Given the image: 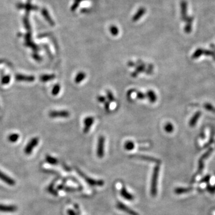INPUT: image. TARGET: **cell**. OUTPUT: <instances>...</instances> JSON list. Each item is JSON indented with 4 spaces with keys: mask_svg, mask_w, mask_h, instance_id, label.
I'll return each instance as SVG.
<instances>
[{
    "mask_svg": "<svg viewBox=\"0 0 215 215\" xmlns=\"http://www.w3.org/2000/svg\"><path fill=\"white\" fill-rule=\"evenodd\" d=\"M105 108L106 111H108L110 110V103L108 102H106L105 103Z\"/></svg>",
    "mask_w": 215,
    "mask_h": 215,
    "instance_id": "24",
    "label": "cell"
},
{
    "mask_svg": "<svg viewBox=\"0 0 215 215\" xmlns=\"http://www.w3.org/2000/svg\"><path fill=\"white\" fill-rule=\"evenodd\" d=\"M106 94H107V97L110 101H114V97L113 96L112 92L110 90L106 91Z\"/></svg>",
    "mask_w": 215,
    "mask_h": 215,
    "instance_id": "20",
    "label": "cell"
},
{
    "mask_svg": "<svg viewBox=\"0 0 215 215\" xmlns=\"http://www.w3.org/2000/svg\"><path fill=\"white\" fill-rule=\"evenodd\" d=\"M76 171L77 172V173H78V175L81 177L83 178L85 181L90 186H99V187H102L104 185V182L103 180H94L92 178H89V176H86L83 172H81L80 170H79L78 168H76Z\"/></svg>",
    "mask_w": 215,
    "mask_h": 215,
    "instance_id": "2",
    "label": "cell"
},
{
    "mask_svg": "<svg viewBox=\"0 0 215 215\" xmlns=\"http://www.w3.org/2000/svg\"><path fill=\"white\" fill-rule=\"evenodd\" d=\"M50 116L52 117H62L67 118L70 116V114L66 111H53L50 113Z\"/></svg>",
    "mask_w": 215,
    "mask_h": 215,
    "instance_id": "8",
    "label": "cell"
},
{
    "mask_svg": "<svg viewBox=\"0 0 215 215\" xmlns=\"http://www.w3.org/2000/svg\"><path fill=\"white\" fill-rule=\"evenodd\" d=\"M173 129H174L173 126L170 122L167 123L164 126V130L167 133H172L173 131Z\"/></svg>",
    "mask_w": 215,
    "mask_h": 215,
    "instance_id": "17",
    "label": "cell"
},
{
    "mask_svg": "<svg viewBox=\"0 0 215 215\" xmlns=\"http://www.w3.org/2000/svg\"><path fill=\"white\" fill-rule=\"evenodd\" d=\"M131 158L135 159H139L143 161H147L151 163H155L157 164H160L161 161L159 159H157L155 158L147 156V155H132L130 156Z\"/></svg>",
    "mask_w": 215,
    "mask_h": 215,
    "instance_id": "4",
    "label": "cell"
},
{
    "mask_svg": "<svg viewBox=\"0 0 215 215\" xmlns=\"http://www.w3.org/2000/svg\"><path fill=\"white\" fill-rule=\"evenodd\" d=\"M105 139L103 136H101L99 138L97 147V155L99 158L102 159L104 155V147H105Z\"/></svg>",
    "mask_w": 215,
    "mask_h": 215,
    "instance_id": "3",
    "label": "cell"
},
{
    "mask_svg": "<svg viewBox=\"0 0 215 215\" xmlns=\"http://www.w3.org/2000/svg\"><path fill=\"white\" fill-rule=\"evenodd\" d=\"M17 210V207L14 206H6L0 205V212H14Z\"/></svg>",
    "mask_w": 215,
    "mask_h": 215,
    "instance_id": "9",
    "label": "cell"
},
{
    "mask_svg": "<svg viewBox=\"0 0 215 215\" xmlns=\"http://www.w3.org/2000/svg\"><path fill=\"white\" fill-rule=\"evenodd\" d=\"M117 206V209H118L119 210L127 213L129 215H139L138 213L134 212L133 210H132L130 207H127L126 205H124V203H122V202H119V201L117 202V206Z\"/></svg>",
    "mask_w": 215,
    "mask_h": 215,
    "instance_id": "5",
    "label": "cell"
},
{
    "mask_svg": "<svg viewBox=\"0 0 215 215\" xmlns=\"http://www.w3.org/2000/svg\"><path fill=\"white\" fill-rule=\"evenodd\" d=\"M37 143V139H34L31 142V143L28 145L25 150V152L27 154H30L32 151V150H33V148L35 147V145Z\"/></svg>",
    "mask_w": 215,
    "mask_h": 215,
    "instance_id": "14",
    "label": "cell"
},
{
    "mask_svg": "<svg viewBox=\"0 0 215 215\" xmlns=\"http://www.w3.org/2000/svg\"><path fill=\"white\" fill-rule=\"evenodd\" d=\"M128 65L130 66H134L136 65V64L133 62H130L128 63Z\"/></svg>",
    "mask_w": 215,
    "mask_h": 215,
    "instance_id": "25",
    "label": "cell"
},
{
    "mask_svg": "<svg viewBox=\"0 0 215 215\" xmlns=\"http://www.w3.org/2000/svg\"><path fill=\"white\" fill-rule=\"evenodd\" d=\"M94 122V118L93 117H87L84 120V133H87L90 131V128L93 124Z\"/></svg>",
    "mask_w": 215,
    "mask_h": 215,
    "instance_id": "6",
    "label": "cell"
},
{
    "mask_svg": "<svg viewBox=\"0 0 215 215\" xmlns=\"http://www.w3.org/2000/svg\"><path fill=\"white\" fill-rule=\"evenodd\" d=\"M46 160H47V162L51 164H57V159H56L55 158H53V157H50V156H48L46 159Z\"/></svg>",
    "mask_w": 215,
    "mask_h": 215,
    "instance_id": "18",
    "label": "cell"
},
{
    "mask_svg": "<svg viewBox=\"0 0 215 215\" xmlns=\"http://www.w3.org/2000/svg\"><path fill=\"white\" fill-rule=\"evenodd\" d=\"M120 194L122 198H124V199L129 200V201H132L134 199V196L127 191V190L126 189L125 186H123L122 188V189L120 190Z\"/></svg>",
    "mask_w": 215,
    "mask_h": 215,
    "instance_id": "7",
    "label": "cell"
},
{
    "mask_svg": "<svg viewBox=\"0 0 215 215\" xmlns=\"http://www.w3.org/2000/svg\"><path fill=\"white\" fill-rule=\"evenodd\" d=\"M68 215H78L74 210H72L71 209H69L68 210Z\"/></svg>",
    "mask_w": 215,
    "mask_h": 215,
    "instance_id": "23",
    "label": "cell"
},
{
    "mask_svg": "<svg viewBox=\"0 0 215 215\" xmlns=\"http://www.w3.org/2000/svg\"><path fill=\"white\" fill-rule=\"evenodd\" d=\"M59 91H60V86L59 85H56L53 89L52 93L54 95H56L57 94L59 93Z\"/></svg>",
    "mask_w": 215,
    "mask_h": 215,
    "instance_id": "21",
    "label": "cell"
},
{
    "mask_svg": "<svg viewBox=\"0 0 215 215\" xmlns=\"http://www.w3.org/2000/svg\"><path fill=\"white\" fill-rule=\"evenodd\" d=\"M134 148V143L130 140L126 142L124 144V148L127 151H131Z\"/></svg>",
    "mask_w": 215,
    "mask_h": 215,
    "instance_id": "16",
    "label": "cell"
},
{
    "mask_svg": "<svg viewBox=\"0 0 215 215\" xmlns=\"http://www.w3.org/2000/svg\"><path fill=\"white\" fill-rule=\"evenodd\" d=\"M144 71H145V64L142 63L139 65L138 66V67H136L135 72H134L131 75L133 77H136L137 75L139 74L140 72H143Z\"/></svg>",
    "mask_w": 215,
    "mask_h": 215,
    "instance_id": "12",
    "label": "cell"
},
{
    "mask_svg": "<svg viewBox=\"0 0 215 215\" xmlns=\"http://www.w3.org/2000/svg\"><path fill=\"white\" fill-rule=\"evenodd\" d=\"M86 78V74L84 72H80L77 75H76L75 78V83L79 84L81 83L84 79Z\"/></svg>",
    "mask_w": 215,
    "mask_h": 215,
    "instance_id": "13",
    "label": "cell"
},
{
    "mask_svg": "<svg viewBox=\"0 0 215 215\" xmlns=\"http://www.w3.org/2000/svg\"><path fill=\"white\" fill-rule=\"evenodd\" d=\"M146 96L147 97V98L148 99L149 101L151 103H154L156 102L157 99V97L156 94L155 93V92L151 90H148L147 92V93L146 94Z\"/></svg>",
    "mask_w": 215,
    "mask_h": 215,
    "instance_id": "10",
    "label": "cell"
},
{
    "mask_svg": "<svg viewBox=\"0 0 215 215\" xmlns=\"http://www.w3.org/2000/svg\"><path fill=\"white\" fill-rule=\"evenodd\" d=\"M136 97L138 99H140V100H143L144 99H145L147 97L146 96V94H144L141 92H138L136 93Z\"/></svg>",
    "mask_w": 215,
    "mask_h": 215,
    "instance_id": "19",
    "label": "cell"
},
{
    "mask_svg": "<svg viewBox=\"0 0 215 215\" xmlns=\"http://www.w3.org/2000/svg\"><path fill=\"white\" fill-rule=\"evenodd\" d=\"M159 166L158 164L155 166V167L153 170L152 179H151V194L152 196H157V184L159 173Z\"/></svg>",
    "mask_w": 215,
    "mask_h": 215,
    "instance_id": "1",
    "label": "cell"
},
{
    "mask_svg": "<svg viewBox=\"0 0 215 215\" xmlns=\"http://www.w3.org/2000/svg\"><path fill=\"white\" fill-rule=\"evenodd\" d=\"M192 189L189 188H178L176 189H175V192L176 194H184V193H186L188 192H189L191 190H192Z\"/></svg>",
    "mask_w": 215,
    "mask_h": 215,
    "instance_id": "15",
    "label": "cell"
},
{
    "mask_svg": "<svg viewBox=\"0 0 215 215\" xmlns=\"http://www.w3.org/2000/svg\"><path fill=\"white\" fill-rule=\"evenodd\" d=\"M97 99V101L99 102H101V103H105L106 102V98L104 96H99Z\"/></svg>",
    "mask_w": 215,
    "mask_h": 215,
    "instance_id": "22",
    "label": "cell"
},
{
    "mask_svg": "<svg viewBox=\"0 0 215 215\" xmlns=\"http://www.w3.org/2000/svg\"><path fill=\"white\" fill-rule=\"evenodd\" d=\"M0 179L1 180H2L4 182H5L6 183L9 184V185H14V181L11 179V178L8 177L7 176H6V175L3 174L2 172H0Z\"/></svg>",
    "mask_w": 215,
    "mask_h": 215,
    "instance_id": "11",
    "label": "cell"
}]
</instances>
